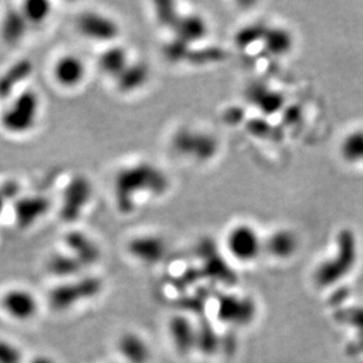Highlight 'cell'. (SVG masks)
<instances>
[{"label":"cell","mask_w":363,"mask_h":363,"mask_svg":"<svg viewBox=\"0 0 363 363\" xmlns=\"http://www.w3.org/2000/svg\"><path fill=\"white\" fill-rule=\"evenodd\" d=\"M42 111V98L38 92L31 86L20 88L3 99L0 129L8 136H28L37 129Z\"/></svg>","instance_id":"7a4b0ae2"},{"label":"cell","mask_w":363,"mask_h":363,"mask_svg":"<svg viewBox=\"0 0 363 363\" xmlns=\"http://www.w3.org/2000/svg\"><path fill=\"white\" fill-rule=\"evenodd\" d=\"M20 8L21 13L28 21V25L32 28H40L46 24L52 16V4L42 0H32L25 1L18 5Z\"/></svg>","instance_id":"4fadbf2b"},{"label":"cell","mask_w":363,"mask_h":363,"mask_svg":"<svg viewBox=\"0 0 363 363\" xmlns=\"http://www.w3.org/2000/svg\"><path fill=\"white\" fill-rule=\"evenodd\" d=\"M102 282L97 278H84L74 282L58 286L49 293V304L56 311H66L81 301L97 297Z\"/></svg>","instance_id":"5b68a950"},{"label":"cell","mask_w":363,"mask_h":363,"mask_svg":"<svg viewBox=\"0 0 363 363\" xmlns=\"http://www.w3.org/2000/svg\"><path fill=\"white\" fill-rule=\"evenodd\" d=\"M32 28L21 13L19 6L4 10L0 18V38L10 47L20 45Z\"/></svg>","instance_id":"52a82bcc"},{"label":"cell","mask_w":363,"mask_h":363,"mask_svg":"<svg viewBox=\"0 0 363 363\" xmlns=\"http://www.w3.org/2000/svg\"><path fill=\"white\" fill-rule=\"evenodd\" d=\"M81 267L83 265L78 261L77 258H74L73 255H71V256L63 254L53 255L47 263V268L51 274L59 276V278L74 275L81 270Z\"/></svg>","instance_id":"2e32d148"},{"label":"cell","mask_w":363,"mask_h":363,"mask_svg":"<svg viewBox=\"0 0 363 363\" xmlns=\"http://www.w3.org/2000/svg\"><path fill=\"white\" fill-rule=\"evenodd\" d=\"M131 63L132 60L129 49H125V46L119 45L118 42L102 47V51L99 54V69L106 77L112 78L113 81H116Z\"/></svg>","instance_id":"ba28073f"},{"label":"cell","mask_w":363,"mask_h":363,"mask_svg":"<svg viewBox=\"0 0 363 363\" xmlns=\"http://www.w3.org/2000/svg\"><path fill=\"white\" fill-rule=\"evenodd\" d=\"M160 172L145 162L125 165L117 171L113 182V196L121 213H132L143 201V196L160 193Z\"/></svg>","instance_id":"6da1fadb"},{"label":"cell","mask_w":363,"mask_h":363,"mask_svg":"<svg viewBox=\"0 0 363 363\" xmlns=\"http://www.w3.org/2000/svg\"><path fill=\"white\" fill-rule=\"evenodd\" d=\"M3 307L12 318L26 321L37 314L38 302L28 290H13L4 295Z\"/></svg>","instance_id":"9c48e42d"},{"label":"cell","mask_w":363,"mask_h":363,"mask_svg":"<svg viewBox=\"0 0 363 363\" xmlns=\"http://www.w3.org/2000/svg\"><path fill=\"white\" fill-rule=\"evenodd\" d=\"M119 352L129 363H146L150 359V350L140 336L133 333H126L120 338Z\"/></svg>","instance_id":"8fae6325"},{"label":"cell","mask_w":363,"mask_h":363,"mask_svg":"<svg viewBox=\"0 0 363 363\" xmlns=\"http://www.w3.org/2000/svg\"><path fill=\"white\" fill-rule=\"evenodd\" d=\"M227 249L238 261H254L261 254L262 242L254 228L248 225H238L227 235Z\"/></svg>","instance_id":"8992f818"},{"label":"cell","mask_w":363,"mask_h":363,"mask_svg":"<svg viewBox=\"0 0 363 363\" xmlns=\"http://www.w3.org/2000/svg\"><path fill=\"white\" fill-rule=\"evenodd\" d=\"M88 64L78 53L63 52L53 59L49 73L53 84L65 91L81 88L88 78Z\"/></svg>","instance_id":"277c9868"},{"label":"cell","mask_w":363,"mask_h":363,"mask_svg":"<svg viewBox=\"0 0 363 363\" xmlns=\"http://www.w3.org/2000/svg\"><path fill=\"white\" fill-rule=\"evenodd\" d=\"M5 205H6V199L3 196L1 191H0V214L3 213V210H5Z\"/></svg>","instance_id":"d6986e66"},{"label":"cell","mask_w":363,"mask_h":363,"mask_svg":"<svg viewBox=\"0 0 363 363\" xmlns=\"http://www.w3.org/2000/svg\"><path fill=\"white\" fill-rule=\"evenodd\" d=\"M343 159L350 164L363 162V129L350 133L341 145Z\"/></svg>","instance_id":"9a60e30c"},{"label":"cell","mask_w":363,"mask_h":363,"mask_svg":"<svg viewBox=\"0 0 363 363\" xmlns=\"http://www.w3.org/2000/svg\"><path fill=\"white\" fill-rule=\"evenodd\" d=\"M31 363H54V361L51 360V359L47 357H38L33 359Z\"/></svg>","instance_id":"ac0fdd59"},{"label":"cell","mask_w":363,"mask_h":363,"mask_svg":"<svg viewBox=\"0 0 363 363\" xmlns=\"http://www.w3.org/2000/svg\"><path fill=\"white\" fill-rule=\"evenodd\" d=\"M21 353L17 347L0 340V363H20Z\"/></svg>","instance_id":"e0dca14e"},{"label":"cell","mask_w":363,"mask_h":363,"mask_svg":"<svg viewBox=\"0 0 363 363\" xmlns=\"http://www.w3.org/2000/svg\"><path fill=\"white\" fill-rule=\"evenodd\" d=\"M66 244L74 253V258L81 265H91L99 258V249L88 235L81 233H71L66 237Z\"/></svg>","instance_id":"30bf717a"},{"label":"cell","mask_w":363,"mask_h":363,"mask_svg":"<svg viewBox=\"0 0 363 363\" xmlns=\"http://www.w3.org/2000/svg\"><path fill=\"white\" fill-rule=\"evenodd\" d=\"M169 332H171L172 340L179 350L186 352L192 347L194 334H193L192 326L186 319H172Z\"/></svg>","instance_id":"5bb4252c"},{"label":"cell","mask_w":363,"mask_h":363,"mask_svg":"<svg viewBox=\"0 0 363 363\" xmlns=\"http://www.w3.org/2000/svg\"><path fill=\"white\" fill-rule=\"evenodd\" d=\"M76 30L88 42L100 44L102 47L118 42L120 37L119 21L102 10H84L76 18Z\"/></svg>","instance_id":"3957f363"},{"label":"cell","mask_w":363,"mask_h":363,"mask_svg":"<svg viewBox=\"0 0 363 363\" xmlns=\"http://www.w3.org/2000/svg\"><path fill=\"white\" fill-rule=\"evenodd\" d=\"M129 251L141 261L154 262L162 256L164 244L159 239L136 238L129 242Z\"/></svg>","instance_id":"7c38bea8"}]
</instances>
